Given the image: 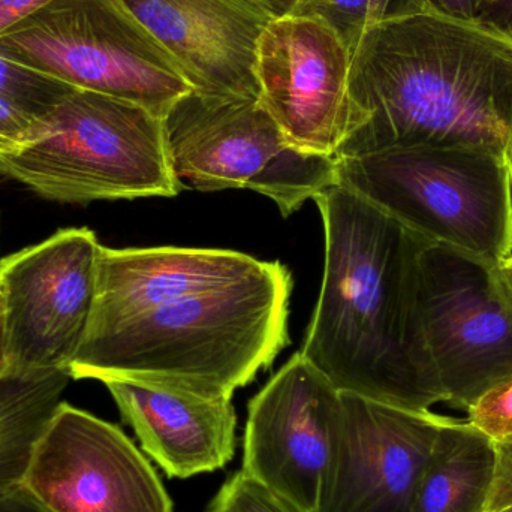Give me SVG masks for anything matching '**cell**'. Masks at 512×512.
Listing matches in <instances>:
<instances>
[{"instance_id": "6da1fadb", "label": "cell", "mask_w": 512, "mask_h": 512, "mask_svg": "<svg viewBox=\"0 0 512 512\" xmlns=\"http://www.w3.org/2000/svg\"><path fill=\"white\" fill-rule=\"evenodd\" d=\"M351 131L336 159L412 147L505 156L512 135V36L427 5L400 6L352 51Z\"/></svg>"}, {"instance_id": "7a4b0ae2", "label": "cell", "mask_w": 512, "mask_h": 512, "mask_svg": "<svg viewBox=\"0 0 512 512\" xmlns=\"http://www.w3.org/2000/svg\"><path fill=\"white\" fill-rule=\"evenodd\" d=\"M324 276L304 360L340 393L411 411L445 403L418 306L429 240L342 186L315 197Z\"/></svg>"}, {"instance_id": "3957f363", "label": "cell", "mask_w": 512, "mask_h": 512, "mask_svg": "<svg viewBox=\"0 0 512 512\" xmlns=\"http://www.w3.org/2000/svg\"><path fill=\"white\" fill-rule=\"evenodd\" d=\"M291 271L268 261L255 276L197 292L86 334L69 375L117 378L233 399L288 346Z\"/></svg>"}, {"instance_id": "277c9868", "label": "cell", "mask_w": 512, "mask_h": 512, "mask_svg": "<svg viewBox=\"0 0 512 512\" xmlns=\"http://www.w3.org/2000/svg\"><path fill=\"white\" fill-rule=\"evenodd\" d=\"M349 189L433 245L501 265L512 254L505 156L468 147H412L337 159Z\"/></svg>"}, {"instance_id": "5b68a950", "label": "cell", "mask_w": 512, "mask_h": 512, "mask_svg": "<svg viewBox=\"0 0 512 512\" xmlns=\"http://www.w3.org/2000/svg\"><path fill=\"white\" fill-rule=\"evenodd\" d=\"M48 132L0 174L63 204L173 198L183 185L168 152L165 119L125 99L74 89L48 116Z\"/></svg>"}, {"instance_id": "8992f818", "label": "cell", "mask_w": 512, "mask_h": 512, "mask_svg": "<svg viewBox=\"0 0 512 512\" xmlns=\"http://www.w3.org/2000/svg\"><path fill=\"white\" fill-rule=\"evenodd\" d=\"M0 53L162 119L194 92L176 60L120 0H54L3 35Z\"/></svg>"}, {"instance_id": "52a82bcc", "label": "cell", "mask_w": 512, "mask_h": 512, "mask_svg": "<svg viewBox=\"0 0 512 512\" xmlns=\"http://www.w3.org/2000/svg\"><path fill=\"white\" fill-rule=\"evenodd\" d=\"M165 132L171 165L185 188L251 189L288 218L337 186V159L294 146L258 99L191 92L165 117Z\"/></svg>"}, {"instance_id": "ba28073f", "label": "cell", "mask_w": 512, "mask_h": 512, "mask_svg": "<svg viewBox=\"0 0 512 512\" xmlns=\"http://www.w3.org/2000/svg\"><path fill=\"white\" fill-rule=\"evenodd\" d=\"M418 306L445 403L468 411L512 373V292L499 265L430 243L421 255Z\"/></svg>"}, {"instance_id": "9c48e42d", "label": "cell", "mask_w": 512, "mask_h": 512, "mask_svg": "<svg viewBox=\"0 0 512 512\" xmlns=\"http://www.w3.org/2000/svg\"><path fill=\"white\" fill-rule=\"evenodd\" d=\"M101 246L89 228H65L0 261L12 372L69 373L92 319Z\"/></svg>"}, {"instance_id": "30bf717a", "label": "cell", "mask_w": 512, "mask_h": 512, "mask_svg": "<svg viewBox=\"0 0 512 512\" xmlns=\"http://www.w3.org/2000/svg\"><path fill=\"white\" fill-rule=\"evenodd\" d=\"M21 486L51 512H173L143 450L66 402L39 436Z\"/></svg>"}, {"instance_id": "8fae6325", "label": "cell", "mask_w": 512, "mask_h": 512, "mask_svg": "<svg viewBox=\"0 0 512 512\" xmlns=\"http://www.w3.org/2000/svg\"><path fill=\"white\" fill-rule=\"evenodd\" d=\"M352 53L318 15L274 18L256 44L258 101L298 149L336 159L351 131Z\"/></svg>"}, {"instance_id": "7c38bea8", "label": "cell", "mask_w": 512, "mask_h": 512, "mask_svg": "<svg viewBox=\"0 0 512 512\" xmlns=\"http://www.w3.org/2000/svg\"><path fill=\"white\" fill-rule=\"evenodd\" d=\"M444 415L342 393L313 512H412Z\"/></svg>"}, {"instance_id": "4fadbf2b", "label": "cell", "mask_w": 512, "mask_h": 512, "mask_svg": "<svg viewBox=\"0 0 512 512\" xmlns=\"http://www.w3.org/2000/svg\"><path fill=\"white\" fill-rule=\"evenodd\" d=\"M342 393L300 351L249 402L242 471L313 512Z\"/></svg>"}, {"instance_id": "5bb4252c", "label": "cell", "mask_w": 512, "mask_h": 512, "mask_svg": "<svg viewBox=\"0 0 512 512\" xmlns=\"http://www.w3.org/2000/svg\"><path fill=\"white\" fill-rule=\"evenodd\" d=\"M194 92L258 99L256 44L273 18L246 0H120Z\"/></svg>"}, {"instance_id": "9a60e30c", "label": "cell", "mask_w": 512, "mask_h": 512, "mask_svg": "<svg viewBox=\"0 0 512 512\" xmlns=\"http://www.w3.org/2000/svg\"><path fill=\"white\" fill-rule=\"evenodd\" d=\"M141 450L170 478L195 477L225 468L236 453L233 399L128 379L101 381Z\"/></svg>"}, {"instance_id": "2e32d148", "label": "cell", "mask_w": 512, "mask_h": 512, "mask_svg": "<svg viewBox=\"0 0 512 512\" xmlns=\"http://www.w3.org/2000/svg\"><path fill=\"white\" fill-rule=\"evenodd\" d=\"M267 261L224 249L101 246L89 330L134 318L168 301L227 288L264 270Z\"/></svg>"}, {"instance_id": "e0dca14e", "label": "cell", "mask_w": 512, "mask_h": 512, "mask_svg": "<svg viewBox=\"0 0 512 512\" xmlns=\"http://www.w3.org/2000/svg\"><path fill=\"white\" fill-rule=\"evenodd\" d=\"M495 441L468 420L444 417L412 512H484L495 480Z\"/></svg>"}, {"instance_id": "ac0fdd59", "label": "cell", "mask_w": 512, "mask_h": 512, "mask_svg": "<svg viewBox=\"0 0 512 512\" xmlns=\"http://www.w3.org/2000/svg\"><path fill=\"white\" fill-rule=\"evenodd\" d=\"M71 381L66 370H11L0 379V496L23 484L33 448Z\"/></svg>"}, {"instance_id": "d6986e66", "label": "cell", "mask_w": 512, "mask_h": 512, "mask_svg": "<svg viewBox=\"0 0 512 512\" xmlns=\"http://www.w3.org/2000/svg\"><path fill=\"white\" fill-rule=\"evenodd\" d=\"M74 87L0 53V99L48 119Z\"/></svg>"}, {"instance_id": "ffe728a7", "label": "cell", "mask_w": 512, "mask_h": 512, "mask_svg": "<svg viewBox=\"0 0 512 512\" xmlns=\"http://www.w3.org/2000/svg\"><path fill=\"white\" fill-rule=\"evenodd\" d=\"M207 512H307L240 469L222 484Z\"/></svg>"}, {"instance_id": "44dd1931", "label": "cell", "mask_w": 512, "mask_h": 512, "mask_svg": "<svg viewBox=\"0 0 512 512\" xmlns=\"http://www.w3.org/2000/svg\"><path fill=\"white\" fill-rule=\"evenodd\" d=\"M466 412V420L492 441L512 438V373L487 388Z\"/></svg>"}, {"instance_id": "7402d4cb", "label": "cell", "mask_w": 512, "mask_h": 512, "mask_svg": "<svg viewBox=\"0 0 512 512\" xmlns=\"http://www.w3.org/2000/svg\"><path fill=\"white\" fill-rule=\"evenodd\" d=\"M370 0H300L292 14L318 15L355 50L369 21Z\"/></svg>"}, {"instance_id": "603a6c76", "label": "cell", "mask_w": 512, "mask_h": 512, "mask_svg": "<svg viewBox=\"0 0 512 512\" xmlns=\"http://www.w3.org/2000/svg\"><path fill=\"white\" fill-rule=\"evenodd\" d=\"M48 120L0 99V159L20 155L47 135Z\"/></svg>"}, {"instance_id": "cb8c5ba5", "label": "cell", "mask_w": 512, "mask_h": 512, "mask_svg": "<svg viewBox=\"0 0 512 512\" xmlns=\"http://www.w3.org/2000/svg\"><path fill=\"white\" fill-rule=\"evenodd\" d=\"M495 448V480L484 512H498L512 505V438L496 441Z\"/></svg>"}, {"instance_id": "d4e9b609", "label": "cell", "mask_w": 512, "mask_h": 512, "mask_svg": "<svg viewBox=\"0 0 512 512\" xmlns=\"http://www.w3.org/2000/svg\"><path fill=\"white\" fill-rule=\"evenodd\" d=\"M54 0H0V38Z\"/></svg>"}, {"instance_id": "484cf974", "label": "cell", "mask_w": 512, "mask_h": 512, "mask_svg": "<svg viewBox=\"0 0 512 512\" xmlns=\"http://www.w3.org/2000/svg\"><path fill=\"white\" fill-rule=\"evenodd\" d=\"M478 20L512 36V0H483Z\"/></svg>"}, {"instance_id": "4316f807", "label": "cell", "mask_w": 512, "mask_h": 512, "mask_svg": "<svg viewBox=\"0 0 512 512\" xmlns=\"http://www.w3.org/2000/svg\"><path fill=\"white\" fill-rule=\"evenodd\" d=\"M424 5L462 20H478L483 0H421Z\"/></svg>"}, {"instance_id": "83f0119b", "label": "cell", "mask_w": 512, "mask_h": 512, "mask_svg": "<svg viewBox=\"0 0 512 512\" xmlns=\"http://www.w3.org/2000/svg\"><path fill=\"white\" fill-rule=\"evenodd\" d=\"M0 512H51L23 486L0 496Z\"/></svg>"}, {"instance_id": "f1b7e54d", "label": "cell", "mask_w": 512, "mask_h": 512, "mask_svg": "<svg viewBox=\"0 0 512 512\" xmlns=\"http://www.w3.org/2000/svg\"><path fill=\"white\" fill-rule=\"evenodd\" d=\"M246 2L252 3V5L264 11L265 14L270 15L274 20V18L292 14L300 0H246Z\"/></svg>"}, {"instance_id": "f546056e", "label": "cell", "mask_w": 512, "mask_h": 512, "mask_svg": "<svg viewBox=\"0 0 512 512\" xmlns=\"http://www.w3.org/2000/svg\"><path fill=\"white\" fill-rule=\"evenodd\" d=\"M414 2H421V0H370L369 21H367V26L381 20L388 12L393 11L394 8H399V6Z\"/></svg>"}, {"instance_id": "4dcf8cb0", "label": "cell", "mask_w": 512, "mask_h": 512, "mask_svg": "<svg viewBox=\"0 0 512 512\" xmlns=\"http://www.w3.org/2000/svg\"><path fill=\"white\" fill-rule=\"evenodd\" d=\"M11 372L9 361L8 342H6L5 306H0V379L5 378Z\"/></svg>"}, {"instance_id": "1f68e13d", "label": "cell", "mask_w": 512, "mask_h": 512, "mask_svg": "<svg viewBox=\"0 0 512 512\" xmlns=\"http://www.w3.org/2000/svg\"><path fill=\"white\" fill-rule=\"evenodd\" d=\"M499 273H501L502 279L507 283L508 288L512 292V254L499 265Z\"/></svg>"}, {"instance_id": "d6a6232c", "label": "cell", "mask_w": 512, "mask_h": 512, "mask_svg": "<svg viewBox=\"0 0 512 512\" xmlns=\"http://www.w3.org/2000/svg\"><path fill=\"white\" fill-rule=\"evenodd\" d=\"M505 161H507L508 170H510L511 183H512V135L510 144H508L507 152H505Z\"/></svg>"}, {"instance_id": "836d02e7", "label": "cell", "mask_w": 512, "mask_h": 512, "mask_svg": "<svg viewBox=\"0 0 512 512\" xmlns=\"http://www.w3.org/2000/svg\"><path fill=\"white\" fill-rule=\"evenodd\" d=\"M3 304V292H2V286H0V306Z\"/></svg>"}, {"instance_id": "e575fe53", "label": "cell", "mask_w": 512, "mask_h": 512, "mask_svg": "<svg viewBox=\"0 0 512 512\" xmlns=\"http://www.w3.org/2000/svg\"><path fill=\"white\" fill-rule=\"evenodd\" d=\"M498 512H512V505H511V507L505 508V510H501Z\"/></svg>"}]
</instances>
